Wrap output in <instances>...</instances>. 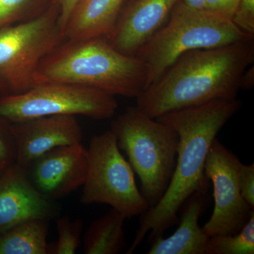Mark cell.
Here are the masks:
<instances>
[{
	"instance_id": "1",
	"label": "cell",
	"mask_w": 254,
	"mask_h": 254,
	"mask_svg": "<svg viewBox=\"0 0 254 254\" xmlns=\"http://www.w3.org/2000/svg\"><path fill=\"white\" fill-rule=\"evenodd\" d=\"M240 108L237 98L216 100L155 118L178 133L176 165L163 198L141 215L134 240L127 254H133L148 232V243L163 236L166 230L178 222L177 214L187 198L196 190L210 186L204 171L209 148L222 127Z\"/></svg>"
},
{
	"instance_id": "2",
	"label": "cell",
	"mask_w": 254,
	"mask_h": 254,
	"mask_svg": "<svg viewBox=\"0 0 254 254\" xmlns=\"http://www.w3.org/2000/svg\"><path fill=\"white\" fill-rule=\"evenodd\" d=\"M254 61V39L181 55L138 98L150 118L216 100L235 99L241 79Z\"/></svg>"
},
{
	"instance_id": "3",
	"label": "cell",
	"mask_w": 254,
	"mask_h": 254,
	"mask_svg": "<svg viewBox=\"0 0 254 254\" xmlns=\"http://www.w3.org/2000/svg\"><path fill=\"white\" fill-rule=\"evenodd\" d=\"M36 79V86L72 83L136 98L148 86V68L136 55L115 49L104 37L64 39L42 60Z\"/></svg>"
},
{
	"instance_id": "4",
	"label": "cell",
	"mask_w": 254,
	"mask_h": 254,
	"mask_svg": "<svg viewBox=\"0 0 254 254\" xmlns=\"http://www.w3.org/2000/svg\"><path fill=\"white\" fill-rule=\"evenodd\" d=\"M254 38L241 31L228 16L193 9L178 0L166 23L136 56L148 68V87L187 52L218 48Z\"/></svg>"
},
{
	"instance_id": "5",
	"label": "cell",
	"mask_w": 254,
	"mask_h": 254,
	"mask_svg": "<svg viewBox=\"0 0 254 254\" xmlns=\"http://www.w3.org/2000/svg\"><path fill=\"white\" fill-rule=\"evenodd\" d=\"M120 150L141 182V192L155 206L168 190L177 162L180 136L166 124L129 107L110 125Z\"/></svg>"
},
{
	"instance_id": "6",
	"label": "cell",
	"mask_w": 254,
	"mask_h": 254,
	"mask_svg": "<svg viewBox=\"0 0 254 254\" xmlns=\"http://www.w3.org/2000/svg\"><path fill=\"white\" fill-rule=\"evenodd\" d=\"M60 16L54 0L40 16L0 29V97L20 94L36 86L42 60L65 39Z\"/></svg>"
},
{
	"instance_id": "7",
	"label": "cell",
	"mask_w": 254,
	"mask_h": 254,
	"mask_svg": "<svg viewBox=\"0 0 254 254\" xmlns=\"http://www.w3.org/2000/svg\"><path fill=\"white\" fill-rule=\"evenodd\" d=\"M88 154L82 203L109 205L127 219L141 216L148 211L149 204L138 190L134 172L122 155L111 129L91 138Z\"/></svg>"
},
{
	"instance_id": "8",
	"label": "cell",
	"mask_w": 254,
	"mask_h": 254,
	"mask_svg": "<svg viewBox=\"0 0 254 254\" xmlns=\"http://www.w3.org/2000/svg\"><path fill=\"white\" fill-rule=\"evenodd\" d=\"M118 108L115 95L72 83H41L20 94L0 97V116L11 123L53 115L108 120Z\"/></svg>"
},
{
	"instance_id": "9",
	"label": "cell",
	"mask_w": 254,
	"mask_h": 254,
	"mask_svg": "<svg viewBox=\"0 0 254 254\" xmlns=\"http://www.w3.org/2000/svg\"><path fill=\"white\" fill-rule=\"evenodd\" d=\"M240 160L215 138L205 158V175L213 187L214 209L203 227L209 237L240 232L254 213L241 194L237 180Z\"/></svg>"
},
{
	"instance_id": "10",
	"label": "cell",
	"mask_w": 254,
	"mask_h": 254,
	"mask_svg": "<svg viewBox=\"0 0 254 254\" xmlns=\"http://www.w3.org/2000/svg\"><path fill=\"white\" fill-rule=\"evenodd\" d=\"M88 168V149L78 143L46 152L36 159L26 172L35 188L53 200L83 186Z\"/></svg>"
},
{
	"instance_id": "11",
	"label": "cell",
	"mask_w": 254,
	"mask_h": 254,
	"mask_svg": "<svg viewBox=\"0 0 254 254\" xmlns=\"http://www.w3.org/2000/svg\"><path fill=\"white\" fill-rule=\"evenodd\" d=\"M15 164L27 170L36 159L56 148L81 143L83 131L76 116L53 115L11 123Z\"/></svg>"
},
{
	"instance_id": "12",
	"label": "cell",
	"mask_w": 254,
	"mask_h": 254,
	"mask_svg": "<svg viewBox=\"0 0 254 254\" xmlns=\"http://www.w3.org/2000/svg\"><path fill=\"white\" fill-rule=\"evenodd\" d=\"M58 211L53 200L35 188L26 170L14 163L0 175V234L28 220H49Z\"/></svg>"
},
{
	"instance_id": "13",
	"label": "cell",
	"mask_w": 254,
	"mask_h": 254,
	"mask_svg": "<svg viewBox=\"0 0 254 254\" xmlns=\"http://www.w3.org/2000/svg\"><path fill=\"white\" fill-rule=\"evenodd\" d=\"M178 0H133L124 7L108 40L115 49L136 55L168 21Z\"/></svg>"
},
{
	"instance_id": "14",
	"label": "cell",
	"mask_w": 254,
	"mask_h": 254,
	"mask_svg": "<svg viewBox=\"0 0 254 254\" xmlns=\"http://www.w3.org/2000/svg\"><path fill=\"white\" fill-rule=\"evenodd\" d=\"M209 187L196 190L182 205L180 225L171 236H160L150 242L148 254H205L210 237L198 220L208 202Z\"/></svg>"
},
{
	"instance_id": "15",
	"label": "cell",
	"mask_w": 254,
	"mask_h": 254,
	"mask_svg": "<svg viewBox=\"0 0 254 254\" xmlns=\"http://www.w3.org/2000/svg\"><path fill=\"white\" fill-rule=\"evenodd\" d=\"M125 2L126 0H81L66 23L64 31L65 39L108 38Z\"/></svg>"
},
{
	"instance_id": "16",
	"label": "cell",
	"mask_w": 254,
	"mask_h": 254,
	"mask_svg": "<svg viewBox=\"0 0 254 254\" xmlns=\"http://www.w3.org/2000/svg\"><path fill=\"white\" fill-rule=\"evenodd\" d=\"M127 218L112 208L92 222L83 239L86 254H118L126 249L124 225Z\"/></svg>"
},
{
	"instance_id": "17",
	"label": "cell",
	"mask_w": 254,
	"mask_h": 254,
	"mask_svg": "<svg viewBox=\"0 0 254 254\" xmlns=\"http://www.w3.org/2000/svg\"><path fill=\"white\" fill-rule=\"evenodd\" d=\"M48 221L28 220L0 234V254H48Z\"/></svg>"
},
{
	"instance_id": "18",
	"label": "cell",
	"mask_w": 254,
	"mask_h": 254,
	"mask_svg": "<svg viewBox=\"0 0 254 254\" xmlns=\"http://www.w3.org/2000/svg\"><path fill=\"white\" fill-rule=\"evenodd\" d=\"M254 213L240 232L210 237L205 254H254Z\"/></svg>"
},
{
	"instance_id": "19",
	"label": "cell",
	"mask_w": 254,
	"mask_h": 254,
	"mask_svg": "<svg viewBox=\"0 0 254 254\" xmlns=\"http://www.w3.org/2000/svg\"><path fill=\"white\" fill-rule=\"evenodd\" d=\"M54 0H0V29L40 16Z\"/></svg>"
},
{
	"instance_id": "20",
	"label": "cell",
	"mask_w": 254,
	"mask_h": 254,
	"mask_svg": "<svg viewBox=\"0 0 254 254\" xmlns=\"http://www.w3.org/2000/svg\"><path fill=\"white\" fill-rule=\"evenodd\" d=\"M58 240L53 247H48V254H76L80 242L83 222L81 218L71 220L68 217H62L56 220Z\"/></svg>"
},
{
	"instance_id": "21",
	"label": "cell",
	"mask_w": 254,
	"mask_h": 254,
	"mask_svg": "<svg viewBox=\"0 0 254 254\" xmlns=\"http://www.w3.org/2000/svg\"><path fill=\"white\" fill-rule=\"evenodd\" d=\"M11 123L0 116V163L12 165L16 160V145Z\"/></svg>"
},
{
	"instance_id": "22",
	"label": "cell",
	"mask_w": 254,
	"mask_h": 254,
	"mask_svg": "<svg viewBox=\"0 0 254 254\" xmlns=\"http://www.w3.org/2000/svg\"><path fill=\"white\" fill-rule=\"evenodd\" d=\"M231 19L241 31L254 36V0H240Z\"/></svg>"
},
{
	"instance_id": "23",
	"label": "cell",
	"mask_w": 254,
	"mask_h": 254,
	"mask_svg": "<svg viewBox=\"0 0 254 254\" xmlns=\"http://www.w3.org/2000/svg\"><path fill=\"white\" fill-rule=\"evenodd\" d=\"M239 188L244 199L254 208V164L245 165L240 162L237 170Z\"/></svg>"
},
{
	"instance_id": "24",
	"label": "cell",
	"mask_w": 254,
	"mask_h": 254,
	"mask_svg": "<svg viewBox=\"0 0 254 254\" xmlns=\"http://www.w3.org/2000/svg\"><path fill=\"white\" fill-rule=\"evenodd\" d=\"M240 0H205L204 9L232 18Z\"/></svg>"
},
{
	"instance_id": "25",
	"label": "cell",
	"mask_w": 254,
	"mask_h": 254,
	"mask_svg": "<svg viewBox=\"0 0 254 254\" xmlns=\"http://www.w3.org/2000/svg\"><path fill=\"white\" fill-rule=\"evenodd\" d=\"M81 0H55L60 9V24L63 31H64L66 23L72 14L73 9Z\"/></svg>"
},
{
	"instance_id": "26",
	"label": "cell",
	"mask_w": 254,
	"mask_h": 254,
	"mask_svg": "<svg viewBox=\"0 0 254 254\" xmlns=\"http://www.w3.org/2000/svg\"><path fill=\"white\" fill-rule=\"evenodd\" d=\"M254 85V67L251 65L242 75L241 79V89L251 90Z\"/></svg>"
},
{
	"instance_id": "27",
	"label": "cell",
	"mask_w": 254,
	"mask_h": 254,
	"mask_svg": "<svg viewBox=\"0 0 254 254\" xmlns=\"http://www.w3.org/2000/svg\"><path fill=\"white\" fill-rule=\"evenodd\" d=\"M184 4L197 9H204L205 0H181Z\"/></svg>"
},
{
	"instance_id": "28",
	"label": "cell",
	"mask_w": 254,
	"mask_h": 254,
	"mask_svg": "<svg viewBox=\"0 0 254 254\" xmlns=\"http://www.w3.org/2000/svg\"><path fill=\"white\" fill-rule=\"evenodd\" d=\"M7 166H9V165H6V164L0 163V175H1V174L4 171L5 169H6Z\"/></svg>"
},
{
	"instance_id": "29",
	"label": "cell",
	"mask_w": 254,
	"mask_h": 254,
	"mask_svg": "<svg viewBox=\"0 0 254 254\" xmlns=\"http://www.w3.org/2000/svg\"><path fill=\"white\" fill-rule=\"evenodd\" d=\"M133 1V0H128V1Z\"/></svg>"
}]
</instances>
